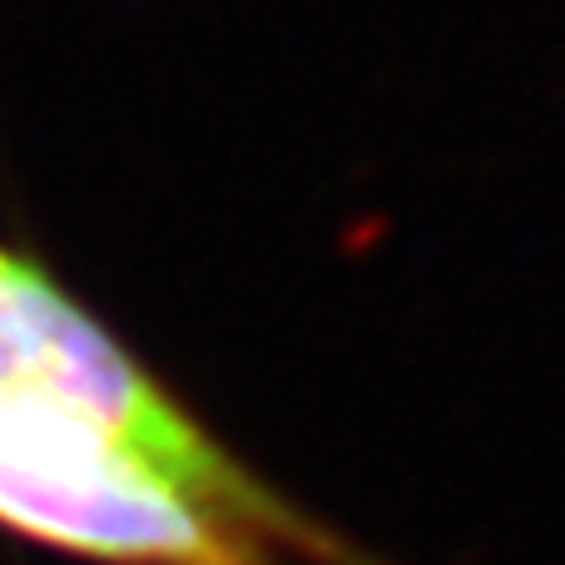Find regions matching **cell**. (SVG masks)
Listing matches in <instances>:
<instances>
[{
  "instance_id": "obj_1",
  "label": "cell",
  "mask_w": 565,
  "mask_h": 565,
  "mask_svg": "<svg viewBox=\"0 0 565 565\" xmlns=\"http://www.w3.org/2000/svg\"><path fill=\"white\" fill-rule=\"evenodd\" d=\"M0 397H30L65 407L125 437L139 457L179 481L189 497L214 507L268 546H288L322 565H367L328 536L318 521L292 511L278 491L248 477L214 437L194 427L139 362L99 332L45 274L0 254Z\"/></svg>"
},
{
  "instance_id": "obj_2",
  "label": "cell",
  "mask_w": 565,
  "mask_h": 565,
  "mask_svg": "<svg viewBox=\"0 0 565 565\" xmlns=\"http://www.w3.org/2000/svg\"><path fill=\"white\" fill-rule=\"evenodd\" d=\"M0 521L115 565H274L268 541L189 497L125 437L30 397H0Z\"/></svg>"
}]
</instances>
